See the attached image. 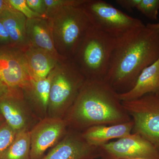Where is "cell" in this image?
<instances>
[{
	"label": "cell",
	"mask_w": 159,
	"mask_h": 159,
	"mask_svg": "<svg viewBox=\"0 0 159 159\" xmlns=\"http://www.w3.org/2000/svg\"><path fill=\"white\" fill-rule=\"evenodd\" d=\"M159 57V31L148 25L116 43L105 80L118 94L130 90L142 71Z\"/></svg>",
	"instance_id": "cell-1"
},
{
	"label": "cell",
	"mask_w": 159,
	"mask_h": 159,
	"mask_svg": "<svg viewBox=\"0 0 159 159\" xmlns=\"http://www.w3.org/2000/svg\"><path fill=\"white\" fill-rule=\"evenodd\" d=\"M64 119L70 129L80 132L132 120L118 93L105 80L90 79L86 80Z\"/></svg>",
	"instance_id": "cell-2"
},
{
	"label": "cell",
	"mask_w": 159,
	"mask_h": 159,
	"mask_svg": "<svg viewBox=\"0 0 159 159\" xmlns=\"http://www.w3.org/2000/svg\"><path fill=\"white\" fill-rule=\"evenodd\" d=\"M48 19L57 53L65 59H73L93 27L88 14L82 6H68Z\"/></svg>",
	"instance_id": "cell-3"
},
{
	"label": "cell",
	"mask_w": 159,
	"mask_h": 159,
	"mask_svg": "<svg viewBox=\"0 0 159 159\" xmlns=\"http://www.w3.org/2000/svg\"><path fill=\"white\" fill-rule=\"evenodd\" d=\"M51 74L48 117L64 118L86 78L73 59L61 60Z\"/></svg>",
	"instance_id": "cell-4"
},
{
	"label": "cell",
	"mask_w": 159,
	"mask_h": 159,
	"mask_svg": "<svg viewBox=\"0 0 159 159\" xmlns=\"http://www.w3.org/2000/svg\"><path fill=\"white\" fill-rule=\"evenodd\" d=\"M117 42L93 26L73 60L86 79L104 80Z\"/></svg>",
	"instance_id": "cell-5"
},
{
	"label": "cell",
	"mask_w": 159,
	"mask_h": 159,
	"mask_svg": "<svg viewBox=\"0 0 159 159\" xmlns=\"http://www.w3.org/2000/svg\"><path fill=\"white\" fill-rule=\"evenodd\" d=\"M92 24L117 42L122 41L145 25L102 0H87L82 6Z\"/></svg>",
	"instance_id": "cell-6"
},
{
	"label": "cell",
	"mask_w": 159,
	"mask_h": 159,
	"mask_svg": "<svg viewBox=\"0 0 159 159\" xmlns=\"http://www.w3.org/2000/svg\"><path fill=\"white\" fill-rule=\"evenodd\" d=\"M122 102L133 121L132 133L146 139L159 152V95L148 94Z\"/></svg>",
	"instance_id": "cell-7"
},
{
	"label": "cell",
	"mask_w": 159,
	"mask_h": 159,
	"mask_svg": "<svg viewBox=\"0 0 159 159\" xmlns=\"http://www.w3.org/2000/svg\"><path fill=\"white\" fill-rule=\"evenodd\" d=\"M101 159H127L145 157L159 159V152L150 142L138 134L132 133L99 146Z\"/></svg>",
	"instance_id": "cell-8"
},
{
	"label": "cell",
	"mask_w": 159,
	"mask_h": 159,
	"mask_svg": "<svg viewBox=\"0 0 159 159\" xmlns=\"http://www.w3.org/2000/svg\"><path fill=\"white\" fill-rule=\"evenodd\" d=\"M64 118L47 116L30 130L31 159H41L46 151L58 143L67 132Z\"/></svg>",
	"instance_id": "cell-9"
},
{
	"label": "cell",
	"mask_w": 159,
	"mask_h": 159,
	"mask_svg": "<svg viewBox=\"0 0 159 159\" xmlns=\"http://www.w3.org/2000/svg\"><path fill=\"white\" fill-rule=\"evenodd\" d=\"M31 80L23 50L12 46L0 48V80L10 88L24 89Z\"/></svg>",
	"instance_id": "cell-10"
},
{
	"label": "cell",
	"mask_w": 159,
	"mask_h": 159,
	"mask_svg": "<svg viewBox=\"0 0 159 159\" xmlns=\"http://www.w3.org/2000/svg\"><path fill=\"white\" fill-rule=\"evenodd\" d=\"M101 155L100 147L88 143L82 132L70 129L60 142L41 159H96Z\"/></svg>",
	"instance_id": "cell-11"
},
{
	"label": "cell",
	"mask_w": 159,
	"mask_h": 159,
	"mask_svg": "<svg viewBox=\"0 0 159 159\" xmlns=\"http://www.w3.org/2000/svg\"><path fill=\"white\" fill-rule=\"evenodd\" d=\"M22 89L10 88L9 93L0 97V115L16 132L29 130L31 113L25 101Z\"/></svg>",
	"instance_id": "cell-12"
},
{
	"label": "cell",
	"mask_w": 159,
	"mask_h": 159,
	"mask_svg": "<svg viewBox=\"0 0 159 159\" xmlns=\"http://www.w3.org/2000/svg\"><path fill=\"white\" fill-rule=\"evenodd\" d=\"M26 34L29 46L48 51L60 60L65 59L60 56L55 48L48 19H27Z\"/></svg>",
	"instance_id": "cell-13"
},
{
	"label": "cell",
	"mask_w": 159,
	"mask_h": 159,
	"mask_svg": "<svg viewBox=\"0 0 159 159\" xmlns=\"http://www.w3.org/2000/svg\"><path fill=\"white\" fill-rule=\"evenodd\" d=\"M23 51L30 77L35 80L48 77L61 60L48 51L31 46Z\"/></svg>",
	"instance_id": "cell-14"
},
{
	"label": "cell",
	"mask_w": 159,
	"mask_h": 159,
	"mask_svg": "<svg viewBox=\"0 0 159 159\" xmlns=\"http://www.w3.org/2000/svg\"><path fill=\"white\" fill-rule=\"evenodd\" d=\"M148 94L159 95V57L142 71L130 90L118 94V96L121 101H127L139 99Z\"/></svg>",
	"instance_id": "cell-15"
},
{
	"label": "cell",
	"mask_w": 159,
	"mask_h": 159,
	"mask_svg": "<svg viewBox=\"0 0 159 159\" xmlns=\"http://www.w3.org/2000/svg\"><path fill=\"white\" fill-rule=\"evenodd\" d=\"M134 122H129L112 125H97L82 132V136L88 143L99 147L113 139H119L130 134Z\"/></svg>",
	"instance_id": "cell-16"
},
{
	"label": "cell",
	"mask_w": 159,
	"mask_h": 159,
	"mask_svg": "<svg viewBox=\"0 0 159 159\" xmlns=\"http://www.w3.org/2000/svg\"><path fill=\"white\" fill-rule=\"evenodd\" d=\"M27 20L22 13L10 5L0 13V21L10 36L12 46L23 50L29 47L26 34Z\"/></svg>",
	"instance_id": "cell-17"
},
{
	"label": "cell",
	"mask_w": 159,
	"mask_h": 159,
	"mask_svg": "<svg viewBox=\"0 0 159 159\" xmlns=\"http://www.w3.org/2000/svg\"><path fill=\"white\" fill-rule=\"evenodd\" d=\"M51 79V73L44 79L37 80L31 79L29 85L23 89L25 97L43 116L48 112Z\"/></svg>",
	"instance_id": "cell-18"
},
{
	"label": "cell",
	"mask_w": 159,
	"mask_h": 159,
	"mask_svg": "<svg viewBox=\"0 0 159 159\" xmlns=\"http://www.w3.org/2000/svg\"><path fill=\"white\" fill-rule=\"evenodd\" d=\"M30 130L17 133L14 141L0 159H31Z\"/></svg>",
	"instance_id": "cell-19"
},
{
	"label": "cell",
	"mask_w": 159,
	"mask_h": 159,
	"mask_svg": "<svg viewBox=\"0 0 159 159\" xmlns=\"http://www.w3.org/2000/svg\"><path fill=\"white\" fill-rule=\"evenodd\" d=\"M87 0H44L47 8V16L49 18L56 11L68 6H81Z\"/></svg>",
	"instance_id": "cell-20"
},
{
	"label": "cell",
	"mask_w": 159,
	"mask_h": 159,
	"mask_svg": "<svg viewBox=\"0 0 159 159\" xmlns=\"http://www.w3.org/2000/svg\"><path fill=\"white\" fill-rule=\"evenodd\" d=\"M16 134L6 122L0 125V157L11 145Z\"/></svg>",
	"instance_id": "cell-21"
},
{
	"label": "cell",
	"mask_w": 159,
	"mask_h": 159,
	"mask_svg": "<svg viewBox=\"0 0 159 159\" xmlns=\"http://www.w3.org/2000/svg\"><path fill=\"white\" fill-rule=\"evenodd\" d=\"M136 9L146 17L156 20L158 14L159 0H141Z\"/></svg>",
	"instance_id": "cell-22"
},
{
	"label": "cell",
	"mask_w": 159,
	"mask_h": 159,
	"mask_svg": "<svg viewBox=\"0 0 159 159\" xmlns=\"http://www.w3.org/2000/svg\"><path fill=\"white\" fill-rule=\"evenodd\" d=\"M12 8L22 13L28 19H31L45 18H48L41 15L31 10L26 2V0H7Z\"/></svg>",
	"instance_id": "cell-23"
},
{
	"label": "cell",
	"mask_w": 159,
	"mask_h": 159,
	"mask_svg": "<svg viewBox=\"0 0 159 159\" xmlns=\"http://www.w3.org/2000/svg\"><path fill=\"white\" fill-rule=\"evenodd\" d=\"M26 2L31 10L48 19L44 0H26Z\"/></svg>",
	"instance_id": "cell-24"
},
{
	"label": "cell",
	"mask_w": 159,
	"mask_h": 159,
	"mask_svg": "<svg viewBox=\"0 0 159 159\" xmlns=\"http://www.w3.org/2000/svg\"><path fill=\"white\" fill-rule=\"evenodd\" d=\"M11 46H12V44L10 36L4 25L0 21V48Z\"/></svg>",
	"instance_id": "cell-25"
},
{
	"label": "cell",
	"mask_w": 159,
	"mask_h": 159,
	"mask_svg": "<svg viewBox=\"0 0 159 159\" xmlns=\"http://www.w3.org/2000/svg\"><path fill=\"white\" fill-rule=\"evenodd\" d=\"M141 1V0H117L116 2L126 10L131 11L133 9L137 8Z\"/></svg>",
	"instance_id": "cell-26"
},
{
	"label": "cell",
	"mask_w": 159,
	"mask_h": 159,
	"mask_svg": "<svg viewBox=\"0 0 159 159\" xmlns=\"http://www.w3.org/2000/svg\"><path fill=\"white\" fill-rule=\"evenodd\" d=\"M9 90H10V88L6 85V84L2 82V80H0V97L8 93Z\"/></svg>",
	"instance_id": "cell-27"
},
{
	"label": "cell",
	"mask_w": 159,
	"mask_h": 159,
	"mask_svg": "<svg viewBox=\"0 0 159 159\" xmlns=\"http://www.w3.org/2000/svg\"><path fill=\"white\" fill-rule=\"evenodd\" d=\"M9 6L7 0H0V13Z\"/></svg>",
	"instance_id": "cell-28"
},
{
	"label": "cell",
	"mask_w": 159,
	"mask_h": 159,
	"mask_svg": "<svg viewBox=\"0 0 159 159\" xmlns=\"http://www.w3.org/2000/svg\"><path fill=\"white\" fill-rule=\"evenodd\" d=\"M147 25L151 28L157 29L159 31V23H157V24H148Z\"/></svg>",
	"instance_id": "cell-29"
},
{
	"label": "cell",
	"mask_w": 159,
	"mask_h": 159,
	"mask_svg": "<svg viewBox=\"0 0 159 159\" xmlns=\"http://www.w3.org/2000/svg\"><path fill=\"white\" fill-rule=\"evenodd\" d=\"M5 122V119L3 118L2 116V115H0V125H1V124H2L3 122Z\"/></svg>",
	"instance_id": "cell-30"
},
{
	"label": "cell",
	"mask_w": 159,
	"mask_h": 159,
	"mask_svg": "<svg viewBox=\"0 0 159 159\" xmlns=\"http://www.w3.org/2000/svg\"><path fill=\"white\" fill-rule=\"evenodd\" d=\"M127 159H150L147 158L145 157H135V158H129Z\"/></svg>",
	"instance_id": "cell-31"
}]
</instances>
